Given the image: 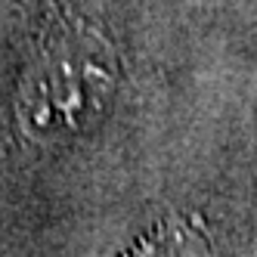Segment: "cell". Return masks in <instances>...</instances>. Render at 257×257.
<instances>
[{
    "label": "cell",
    "mask_w": 257,
    "mask_h": 257,
    "mask_svg": "<svg viewBox=\"0 0 257 257\" xmlns=\"http://www.w3.org/2000/svg\"><path fill=\"white\" fill-rule=\"evenodd\" d=\"M53 25L56 28L47 31L38 62L28 68L19 96V115L25 127H34L41 115H50L53 108L65 127H78V108L81 115L84 108H99L105 87L112 84L108 41L84 31L78 22H68L62 13L53 16Z\"/></svg>",
    "instance_id": "cell-1"
}]
</instances>
